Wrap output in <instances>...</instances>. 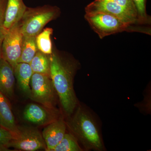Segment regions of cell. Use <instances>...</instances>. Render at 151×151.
Returning <instances> with one entry per match:
<instances>
[{
  "label": "cell",
  "mask_w": 151,
  "mask_h": 151,
  "mask_svg": "<svg viewBox=\"0 0 151 151\" xmlns=\"http://www.w3.org/2000/svg\"><path fill=\"white\" fill-rule=\"evenodd\" d=\"M25 121L37 125L49 124L59 118L56 110H49L35 103L28 104L23 112Z\"/></svg>",
  "instance_id": "9"
},
{
  "label": "cell",
  "mask_w": 151,
  "mask_h": 151,
  "mask_svg": "<svg viewBox=\"0 0 151 151\" xmlns=\"http://www.w3.org/2000/svg\"><path fill=\"white\" fill-rule=\"evenodd\" d=\"M27 9L23 0H7L3 27L7 30L19 22Z\"/></svg>",
  "instance_id": "12"
},
{
  "label": "cell",
  "mask_w": 151,
  "mask_h": 151,
  "mask_svg": "<svg viewBox=\"0 0 151 151\" xmlns=\"http://www.w3.org/2000/svg\"><path fill=\"white\" fill-rule=\"evenodd\" d=\"M33 73H40L50 76V60L49 55L38 50L30 63Z\"/></svg>",
  "instance_id": "16"
},
{
  "label": "cell",
  "mask_w": 151,
  "mask_h": 151,
  "mask_svg": "<svg viewBox=\"0 0 151 151\" xmlns=\"http://www.w3.org/2000/svg\"><path fill=\"white\" fill-rule=\"evenodd\" d=\"M53 29L46 28L36 36V42L38 50L44 54L50 55L52 52L51 35Z\"/></svg>",
  "instance_id": "17"
},
{
  "label": "cell",
  "mask_w": 151,
  "mask_h": 151,
  "mask_svg": "<svg viewBox=\"0 0 151 151\" xmlns=\"http://www.w3.org/2000/svg\"><path fill=\"white\" fill-rule=\"evenodd\" d=\"M65 122L66 127L86 150L103 151V139L96 120L89 110L78 105Z\"/></svg>",
  "instance_id": "2"
},
{
  "label": "cell",
  "mask_w": 151,
  "mask_h": 151,
  "mask_svg": "<svg viewBox=\"0 0 151 151\" xmlns=\"http://www.w3.org/2000/svg\"><path fill=\"white\" fill-rule=\"evenodd\" d=\"M31 95L34 101L43 105L47 108L54 110L56 93L50 76L33 73L31 79Z\"/></svg>",
  "instance_id": "6"
},
{
  "label": "cell",
  "mask_w": 151,
  "mask_h": 151,
  "mask_svg": "<svg viewBox=\"0 0 151 151\" xmlns=\"http://www.w3.org/2000/svg\"><path fill=\"white\" fill-rule=\"evenodd\" d=\"M38 50L36 42V36H24L22 43L21 54L19 63L29 64Z\"/></svg>",
  "instance_id": "15"
},
{
  "label": "cell",
  "mask_w": 151,
  "mask_h": 151,
  "mask_svg": "<svg viewBox=\"0 0 151 151\" xmlns=\"http://www.w3.org/2000/svg\"><path fill=\"white\" fill-rule=\"evenodd\" d=\"M66 128V123L62 117L49 123L44 128L42 134L46 146L45 151H52L64 137Z\"/></svg>",
  "instance_id": "10"
},
{
  "label": "cell",
  "mask_w": 151,
  "mask_h": 151,
  "mask_svg": "<svg viewBox=\"0 0 151 151\" xmlns=\"http://www.w3.org/2000/svg\"><path fill=\"white\" fill-rule=\"evenodd\" d=\"M14 69L19 88L25 95L30 98L31 92L30 83L33 73L30 65L29 63H19Z\"/></svg>",
  "instance_id": "13"
},
{
  "label": "cell",
  "mask_w": 151,
  "mask_h": 151,
  "mask_svg": "<svg viewBox=\"0 0 151 151\" xmlns=\"http://www.w3.org/2000/svg\"><path fill=\"white\" fill-rule=\"evenodd\" d=\"M15 80L13 68L1 58L0 59V92L10 100L14 97Z\"/></svg>",
  "instance_id": "11"
},
{
  "label": "cell",
  "mask_w": 151,
  "mask_h": 151,
  "mask_svg": "<svg viewBox=\"0 0 151 151\" xmlns=\"http://www.w3.org/2000/svg\"><path fill=\"white\" fill-rule=\"evenodd\" d=\"M83 149L71 133H65L62 140L52 151H82Z\"/></svg>",
  "instance_id": "18"
},
{
  "label": "cell",
  "mask_w": 151,
  "mask_h": 151,
  "mask_svg": "<svg viewBox=\"0 0 151 151\" xmlns=\"http://www.w3.org/2000/svg\"><path fill=\"white\" fill-rule=\"evenodd\" d=\"M14 138V134L5 129L0 128V151L7 150L8 145Z\"/></svg>",
  "instance_id": "20"
},
{
  "label": "cell",
  "mask_w": 151,
  "mask_h": 151,
  "mask_svg": "<svg viewBox=\"0 0 151 151\" xmlns=\"http://www.w3.org/2000/svg\"><path fill=\"white\" fill-rule=\"evenodd\" d=\"M118 4L132 14L137 20V12L132 0H111ZM138 23V22H137Z\"/></svg>",
  "instance_id": "21"
},
{
  "label": "cell",
  "mask_w": 151,
  "mask_h": 151,
  "mask_svg": "<svg viewBox=\"0 0 151 151\" xmlns=\"http://www.w3.org/2000/svg\"><path fill=\"white\" fill-rule=\"evenodd\" d=\"M7 0H0V26H3L5 15Z\"/></svg>",
  "instance_id": "22"
},
{
  "label": "cell",
  "mask_w": 151,
  "mask_h": 151,
  "mask_svg": "<svg viewBox=\"0 0 151 151\" xmlns=\"http://www.w3.org/2000/svg\"><path fill=\"white\" fill-rule=\"evenodd\" d=\"M137 12V22L139 24L150 23V18L146 11L147 0H132Z\"/></svg>",
  "instance_id": "19"
},
{
  "label": "cell",
  "mask_w": 151,
  "mask_h": 151,
  "mask_svg": "<svg viewBox=\"0 0 151 151\" xmlns=\"http://www.w3.org/2000/svg\"><path fill=\"white\" fill-rule=\"evenodd\" d=\"M0 126L14 134L18 126L8 99L0 92Z\"/></svg>",
  "instance_id": "14"
},
{
  "label": "cell",
  "mask_w": 151,
  "mask_h": 151,
  "mask_svg": "<svg viewBox=\"0 0 151 151\" xmlns=\"http://www.w3.org/2000/svg\"><path fill=\"white\" fill-rule=\"evenodd\" d=\"M60 13L59 8L55 6L27 7L19 22L23 35L27 36H36L47 24L57 18Z\"/></svg>",
  "instance_id": "3"
},
{
  "label": "cell",
  "mask_w": 151,
  "mask_h": 151,
  "mask_svg": "<svg viewBox=\"0 0 151 151\" xmlns=\"http://www.w3.org/2000/svg\"><path fill=\"white\" fill-rule=\"evenodd\" d=\"M49 58L50 77L55 90L64 113L71 116L78 105L73 80L79 63L55 52Z\"/></svg>",
  "instance_id": "1"
},
{
  "label": "cell",
  "mask_w": 151,
  "mask_h": 151,
  "mask_svg": "<svg viewBox=\"0 0 151 151\" xmlns=\"http://www.w3.org/2000/svg\"><path fill=\"white\" fill-rule=\"evenodd\" d=\"M23 35L19 22L7 30L2 46V58L12 67L18 63L21 54Z\"/></svg>",
  "instance_id": "7"
},
{
  "label": "cell",
  "mask_w": 151,
  "mask_h": 151,
  "mask_svg": "<svg viewBox=\"0 0 151 151\" xmlns=\"http://www.w3.org/2000/svg\"><path fill=\"white\" fill-rule=\"evenodd\" d=\"M8 147L21 151H35L46 149L42 134L35 127L18 126Z\"/></svg>",
  "instance_id": "5"
},
{
  "label": "cell",
  "mask_w": 151,
  "mask_h": 151,
  "mask_svg": "<svg viewBox=\"0 0 151 151\" xmlns=\"http://www.w3.org/2000/svg\"><path fill=\"white\" fill-rule=\"evenodd\" d=\"M7 30H6L3 26H0V59L2 58V46L4 37Z\"/></svg>",
  "instance_id": "23"
},
{
  "label": "cell",
  "mask_w": 151,
  "mask_h": 151,
  "mask_svg": "<svg viewBox=\"0 0 151 151\" xmlns=\"http://www.w3.org/2000/svg\"><path fill=\"white\" fill-rule=\"evenodd\" d=\"M84 17L101 39L127 30L130 26L120 19L104 13H88Z\"/></svg>",
  "instance_id": "4"
},
{
  "label": "cell",
  "mask_w": 151,
  "mask_h": 151,
  "mask_svg": "<svg viewBox=\"0 0 151 151\" xmlns=\"http://www.w3.org/2000/svg\"><path fill=\"white\" fill-rule=\"evenodd\" d=\"M85 12H101L109 14L120 19L129 26L137 21L129 11L111 0H94L85 8Z\"/></svg>",
  "instance_id": "8"
},
{
  "label": "cell",
  "mask_w": 151,
  "mask_h": 151,
  "mask_svg": "<svg viewBox=\"0 0 151 151\" xmlns=\"http://www.w3.org/2000/svg\"><path fill=\"white\" fill-rule=\"evenodd\" d=\"M1 128V126H0V128Z\"/></svg>",
  "instance_id": "24"
}]
</instances>
